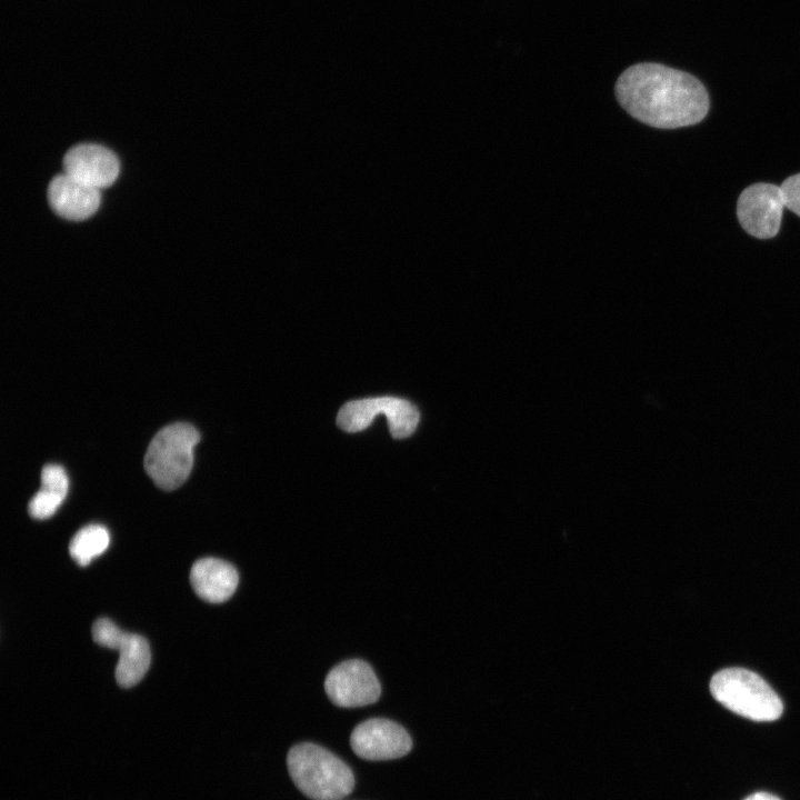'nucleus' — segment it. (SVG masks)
<instances>
[{
	"label": "nucleus",
	"instance_id": "1",
	"mask_svg": "<svg viewBox=\"0 0 800 800\" xmlns=\"http://www.w3.org/2000/svg\"><path fill=\"white\" fill-rule=\"evenodd\" d=\"M614 91L631 117L658 129L696 124L707 116L710 106L708 92L697 78L653 62L626 69Z\"/></svg>",
	"mask_w": 800,
	"mask_h": 800
},
{
	"label": "nucleus",
	"instance_id": "2",
	"mask_svg": "<svg viewBox=\"0 0 800 800\" xmlns=\"http://www.w3.org/2000/svg\"><path fill=\"white\" fill-rule=\"evenodd\" d=\"M287 767L296 787L312 800H340L354 787L348 764L311 742L293 746L287 756Z\"/></svg>",
	"mask_w": 800,
	"mask_h": 800
},
{
	"label": "nucleus",
	"instance_id": "3",
	"mask_svg": "<svg viewBox=\"0 0 800 800\" xmlns=\"http://www.w3.org/2000/svg\"><path fill=\"white\" fill-rule=\"evenodd\" d=\"M712 697L730 711L754 720L773 721L783 711L774 690L757 673L742 668L718 671L710 681Z\"/></svg>",
	"mask_w": 800,
	"mask_h": 800
},
{
	"label": "nucleus",
	"instance_id": "4",
	"mask_svg": "<svg viewBox=\"0 0 800 800\" xmlns=\"http://www.w3.org/2000/svg\"><path fill=\"white\" fill-rule=\"evenodd\" d=\"M199 440L198 430L186 422L169 424L153 437L144 456V468L157 487L173 490L187 480Z\"/></svg>",
	"mask_w": 800,
	"mask_h": 800
},
{
	"label": "nucleus",
	"instance_id": "5",
	"mask_svg": "<svg viewBox=\"0 0 800 800\" xmlns=\"http://www.w3.org/2000/svg\"><path fill=\"white\" fill-rule=\"evenodd\" d=\"M380 413L386 416L390 433L396 439L410 437L419 422L418 409L411 402L379 397L347 402L338 413L337 423L347 432H359Z\"/></svg>",
	"mask_w": 800,
	"mask_h": 800
},
{
	"label": "nucleus",
	"instance_id": "6",
	"mask_svg": "<svg viewBox=\"0 0 800 800\" xmlns=\"http://www.w3.org/2000/svg\"><path fill=\"white\" fill-rule=\"evenodd\" d=\"M784 207L780 187L759 182L747 187L739 196L737 217L749 234L770 239L780 229Z\"/></svg>",
	"mask_w": 800,
	"mask_h": 800
},
{
	"label": "nucleus",
	"instance_id": "7",
	"mask_svg": "<svg viewBox=\"0 0 800 800\" xmlns=\"http://www.w3.org/2000/svg\"><path fill=\"white\" fill-rule=\"evenodd\" d=\"M324 689L338 707L353 708L376 702L381 693L371 667L359 659L343 661L327 676Z\"/></svg>",
	"mask_w": 800,
	"mask_h": 800
},
{
	"label": "nucleus",
	"instance_id": "8",
	"mask_svg": "<svg viewBox=\"0 0 800 800\" xmlns=\"http://www.w3.org/2000/svg\"><path fill=\"white\" fill-rule=\"evenodd\" d=\"M350 746L358 757L380 761L406 756L412 748V740L397 722L374 718L361 722L353 729Z\"/></svg>",
	"mask_w": 800,
	"mask_h": 800
},
{
	"label": "nucleus",
	"instance_id": "9",
	"mask_svg": "<svg viewBox=\"0 0 800 800\" xmlns=\"http://www.w3.org/2000/svg\"><path fill=\"white\" fill-rule=\"evenodd\" d=\"M64 173L90 187L101 189L114 182L120 163L116 154L99 144H78L63 158Z\"/></svg>",
	"mask_w": 800,
	"mask_h": 800
},
{
	"label": "nucleus",
	"instance_id": "10",
	"mask_svg": "<svg viewBox=\"0 0 800 800\" xmlns=\"http://www.w3.org/2000/svg\"><path fill=\"white\" fill-rule=\"evenodd\" d=\"M48 200L53 211L68 220H83L92 216L100 204V191L63 173L54 177L48 187Z\"/></svg>",
	"mask_w": 800,
	"mask_h": 800
},
{
	"label": "nucleus",
	"instance_id": "11",
	"mask_svg": "<svg viewBox=\"0 0 800 800\" xmlns=\"http://www.w3.org/2000/svg\"><path fill=\"white\" fill-rule=\"evenodd\" d=\"M239 576L236 568L221 559L202 558L190 570L194 592L211 603L227 601L236 591Z\"/></svg>",
	"mask_w": 800,
	"mask_h": 800
},
{
	"label": "nucleus",
	"instance_id": "12",
	"mask_svg": "<svg viewBox=\"0 0 800 800\" xmlns=\"http://www.w3.org/2000/svg\"><path fill=\"white\" fill-rule=\"evenodd\" d=\"M116 680L122 688L136 686L146 674L151 661L148 641L140 634L126 632L118 648Z\"/></svg>",
	"mask_w": 800,
	"mask_h": 800
},
{
	"label": "nucleus",
	"instance_id": "13",
	"mask_svg": "<svg viewBox=\"0 0 800 800\" xmlns=\"http://www.w3.org/2000/svg\"><path fill=\"white\" fill-rule=\"evenodd\" d=\"M69 489V480L64 469L58 464H47L41 471L40 490L29 502L32 518L43 520L56 513L63 502Z\"/></svg>",
	"mask_w": 800,
	"mask_h": 800
},
{
	"label": "nucleus",
	"instance_id": "14",
	"mask_svg": "<svg viewBox=\"0 0 800 800\" xmlns=\"http://www.w3.org/2000/svg\"><path fill=\"white\" fill-rule=\"evenodd\" d=\"M109 543L110 536L106 527L89 524L73 536L69 544V553L79 566L86 567L102 554Z\"/></svg>",
	"mask_w": 800,
	"mask_h": 800
},
{
	"label": "nucleus",
	"instance_id": "15",
	"mask_svg": "<svg viewBox=\"0 0 800 800\" xmlns=\"http://www.w3.org/2000/svg\"><path fill=\"white\" fill-rule=\"evenodd\" d=\"M124 631L119 629L111 620L100 618L92 626V638L101 647L116 650L121 642Z\"/></svg>",
	"mask_w": 800,
	"mask_h": 800
},
{
	"label": "nucleus",
	"instance_id": "16",
	"mask_svg": "<svg viewBox=\"0 0 800 800\" xmlns=\"http://www.w3.org/2000/svg\"><path fill=\"white\" fill-rule=\"evenodd\" d=\"M780 188L786 208L800 217V173L787 178Z\"/></svg>",
	"mask_w": 800,
	"mask_h": 800
},
{
	"label": "nucleus",
	"instance_id": "17",
	"mask_svg": "<svg viewBox=\"0 0 800 800\" xmlns=\"http://www.w3.org/2000/svg\"><path fill=\"white\" fill-rule=\"evenodd\" d=\"M744 800H780L778 797L767 793V792H756L749 797H747Z\"/></svg>",
	"mask_w": 800,
	"mask_h": 800
}]
</instances>
